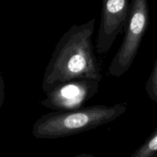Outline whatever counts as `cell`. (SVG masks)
<instances>
[{
  "instance_id": "8",
  "label": "cell",
  "mask_w": 157,
  "mask_h": 157,
  "mask_svg": "<svg viewBox=\"0 0 157 157\" xmlns=\"http://www.w3.org/2000/svg\"><path fill=\"white\" fill-rule=\"evenodd\" d=\"M70 157H96V156L92 155V154L81 153V154H79V155H74V156H70Z\"/></svg>"
},
{
  "instance_id": "4",
  "label": "cell",
  "mask_w": 157,
  "mask_h": 157,
  "mask_svg": "<svg viewBox=\"0 0 157 157\" xmlns=\"http://www.w3.org/2000/svg\"><path fill=\"white\" fill-rule=\"evenodd\" d=\"M99 83L91 78H76L64 82L46 93V97L40 104L58 112L81 109L98 93Z\"/></svg>"
},
{
  "instance_id": "7",
  "label": "cell",
  "mask_w": 157,
  "mask_h": 157,
  "mask_svg": "<svg viewBox=\"0 0 157 157\" xmlns=\"http://www.w3.org/2000/svg\"><path fill=\"white\" fill-rule=\"evenodd\" d=\"M145 89L149 98L157 103V58L151 74L146 83Z\"/></svg>"
},
{
  "instance_id": "2",
  "label": "cell",
  "mask_w": 157,
  "mask_h": 157,
  "mask_svg": "<svg viewBox=\"0 0 157 157\" xmlns=\"http://www.w3.org/2000/svg\"><path fill=\"white\" fill-rule=\"evenodd\" d=\"M127 110V104L94 105L76 110L53 111L40 116L32 127L38 139H53L76 135L114 121Z\"/></svg>"
},
{
  "instance_id": "5",
  "label": "cell",
  "mask_w": 157,
  "mask_h": 157,
  "mask_svg": "<svg viewBox=\"0 0 157 157\" xmlns=\"http://www.w3.org/2000/svg\"><path fill=\"white\" fill-rule=\"evenodd\" d=\"M130 3L129 0H103L101 24L96 48L98 54H107L117 37L124 30Z\"/></svg>"
},
{
  "instance_id": "1",
  "label": "cell",
  "mask_w": 157,
  "mask_h": 157,
  "mask_svg": "<svg viewBox=\"0 0 157 157\" xmlns=\"http://www.w3.org/2000/svg\"><path fill=\"white\" fill-rule=\"evenodd\" d=\"M95 19L73 25L55 46L42 78V89L48 93L64 82L76 78L101 81V66L93 46Z\"/></svg>"
},
{
  "instance_id": "6",
  "label": "cell",
  "mask_w": 157,
  "mask_h": 157,
  "mask_svg": "<svg viewBox=\"0 0 157 157\" xmlns=\"http://www.w3.org/2000/svg\"><path fill=\"white\" fill-rule=\"evenodd\" d=\"M129 157H157V127Z\"/></svg>"
},
{
  "instance_id": "3",
  "label": "cell",
  "mask_w": 157,
  "mask_h": 157,
  "mask_svg": "<svg viewBox=\"0 0 157 157\" xmlns=\"http://www.w3.org/2000/svg\"><path fill=\"white\" fill-rule=\"evenodd\" d=\"M150 22L147 0H132L124 39L109 66L108 72L121 77L133 64Z\"/></svg>"
}]
</instances>
